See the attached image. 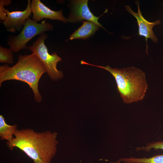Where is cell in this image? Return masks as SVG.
Returning a JSON list of instances; mask_svg holds the SVG:
<instances>
[{"label":"cell","instance_id":"cell-2","mask_svg":"<svg viewBox=\"0 0 163 163\" xmlns=\"http://www.w3.org/2000/svg\"><path fill=\"white\" fill-rule=\"evenodd\" d=\"M46 72L45 66L36 54L20 55L17 62L10 67L7 64L0 66V86L6 81L17 80L29 86L34 95L35 101L40 103L42 96L38 90V83L41 76Z\"/></svg>","mask_w":163,"mask_h":163},{"label":"cell","instance_id":"cell-7","mask_svg":"<svg viewBox=\"0 0 163 163\" xmlns=\"http://www.w3.org/2000/svg\"><path fill=\"white\" fill-rule=\"evenodd\" d=\"M30 4V1L28 0L27 7L23 11L10 12L8 9H4L7 17L2 22L6 29V31L15 33L21 30L27 20L31 15Z\"/></svg>","mask_w":163,"mask_h":163},{"label":"cell","instance_id":"cell-3","mask_svg":"<svg viewBox=\"0 0 163 163\" xmlns=\"http://www.w3.org/2000/svg\"><path fill=\"white\" fill-rule=\"evenodd\" d=\"M82 64L92 66L104 69L114 77L117 89L124 102L129 104L143 100L148 88L145 73L133 66L122 69L112 68L88 63L83 60Z\"/></svg>","mask_w":163,"mask_h":163},{"label":"cell","instance_id":"cell-4","mask_svg":"<svg viewBox=\"0 0 163 163\" xmlns=\"http://www.w3.org/2000/svg\"><path fill=\"white\" fill-rule=\"evenodd\" d=\"M53 28V25L46 22V20L38 23L29 18L27 20L19 34L16 36H8V44L13 52H18L21 50L28 49L27 43L35 36L52 30Z\"/></svg>","mask_w":163,"mask_h":163},{"label":"cell","instance_id":"cell-11","mask_svg":"<svg viewBox=\"0 0 163 163\" xmlns=\"http://www.w3.org/2000/svg\"><path fill=\"white\" fill-rule=\"evenodd\" d=\"M17 125H10L5 122L4 117L0 115V139L5 140L7 142L11 141L17 129Z\"/></svg>","mask_w":163,"mask_h":163},{"label":"cell","instance_id":"cell-5","mask_svg":"<svg viewBox=\"0 0 163 163\" xmlns=\"http://www.w3.org/2000/svg\"><path fill=\"white\" fill-rule=\"evenodd\" d=\"M48 37L46 33L40 34L37 39L32 42V45L28 46V49L34 53L43 63L50 79L57 81L63 77L62 72L58 70L56 67L57 63L61 62L62 59L56 52L51 54L49 53L45 44V41Z\"/></svg>","mask_w":163,"mask_h":163},{"label":"cell","instance_id":"cell-8","mask_svg":"<svg viewBox=\"0 0 163 163\" xmlns=\"http://www.w3.org/2000/svg\"><path fill=\"white\" fill-rule=\"evenodd\" d=\"M32 20L37 22L43 18L56 20L65 23L67 22V19L62 14V10L54 11L44 5L40 0H32L31 2Z\"/></svg>","mask_w":163,"mask_h":163},{"label":"cell","instance_id":"cell-14","mask_svg":"<svg viewBox=\"0 0 163 163\" xmlns=\"http://www.w3.org/2000/svg\"><path fill=\"white\" fill-rule=\"evenodd\" d=\"M152 149L156 150L158 149L163 150V141H159L149 143L147 144L145 146L137 147L136 150L137 151L140 150H144L149 152Z\"/></svg>","mask_w":163,"mask_h":163},{"label":"cell","instance_id":"cell-16","mask_svg":"<svg viewBox=\"0 0 163 163\" xmlns=\"http://www.w3.org/2000/svg\"><path fill=\"white\" fill-rule=\"evenodd\" d=\"M120 161L119 160L116 162H110V163H120Z\"/></svg>","mask_w":163,"mask_h":163},{"label":"cell","instance_id":"cell-15","mask_svg":"<svg viewBox=\"0 0 163 163\" xmlns=\"http://www.w3.org/2000/svg\"><path fill=\"white\" fill-rule=\"evenodd\" d=\"M11 0H0V20L4 21L6 17V14L4 11V6H7L11 4Z\"/></svg>","mask_w":163,"mask_h":163},{"label":"cell","instance_id":"cell-13","mask_svg":"<svg viewBox=\"0 0 163 163\" xmlns=\"http://www.w3.org/2000/svg\"><path fill=\"white\" fill-rule=\"evenodd\" d=\"M13 51L9 48L8 49L0 46V62L12 64L14 62Z\"/></svg>","mask_w":163,"mask_h":163},{"label":"cell","instance_id":"cell-6","mask_svg":"<svg viewBox=\"0 0 163 163\" xmlns=\"http://www.w3.org/2000/svg\"><path fill=\"white\" fill-rule=\"evenodd\" d=\"M88 0H72L71 2V12L67 19V22L76 23L83 20L90 21L105 29L98 22L100 17H96L91 11L88 5Z\"/></svg>","mask_w":163,"mask_h":163},{"label":"cell","instance_id":"cell-10","mask_svg":"<svg viewBox=\"0 0 163 163\" xmlns=\"http://www.w3.org/2000/svg\"><path fill=\"white\" fill-rule=\"evenodd\" d=\"M82 25L69 37V40L76 39H86L93 35L100 27L92 22L82 21Z\"/></svg>","mask_w":163,"mask_h":163},{"label":"cell","instance_id":"cell-1","mask_svg":"<svg viewBox=\"0 0 163 163\" xmlns=\"http://www.w3.org/2000/svg\"><path fill=\"white\" fill-rule=\"evenodd\" d=\"M57 132L49 130L17 129L11 141L6 143L11 150L17 147L22 150L33 163H51L57 151Z\"/></svg>","mask_w":163,"mask_h":163},{"label":"cell","instance_id":"cell-9","mask_svg":"<svg viewBox=\"0 0 163 163\" xmlns=\"http://www.w3.org/2000/svg\"><path fill=\"white\" fill-rule=\"evenodd\" d=\"M135 3L138 7V11L135 12L129 6L126 5V10L130 14L134 16L137 20L139 26V33L140 36L144 37L146 43L148 38L151 39L154 42L157 43L158 39L155 35L152 30L154 26L159 25L161 22L160 20L155 22H150L146 20L142 16L141 12L139 3L138 2Z\"/></svg>","mask_w":163,"mask_h":163},{"label":"cell","instance_id":"cell-17","mask_svg":"<svg viewBox=\"0 0 163 163\" xmlns=\"http://www.w3.org/2000/svg\"></svg>","mask_w":163,"mask_h":163},{"label":"cell","instance_id":"cell-12","mask_svg":"<svg viewBox=\"0 0 163 163\" xmlns=\"http://www.w3.org/2000/svg\"><path fill=\"white\" fill-rule=\"evenodd\" d=\"M124 163H163V154L147 158H137L133 157L121 158L119 159Z\"/></svg>","mask_w":163,"mask_h":163}]
</instances>
